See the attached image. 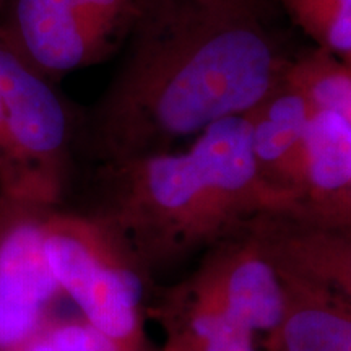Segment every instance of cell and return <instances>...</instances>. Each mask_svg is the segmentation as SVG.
<instances>
[{
  "label": "cell",
  "mask_w": 351,
  "mask_h": 351,
  "mask_svg": "<svg viewBox=\"0 0 351 351\" xmlns=\"http://www.w3.org/2000/svg\"><path fill=\"white\" fill-rule=\"evenodd\" d=\"M289 60L257 0H150L88 119L91 152L106 163L173 150L247 114Z\"/></svg>",
  "instance_id": "1"
},
{
  "label": "cell",
  "mask_w": 351,
  "mask_h": 351,
  "mask_svg": "<svg viewBox=\"0 0 351 351\" xmlns=\"http://www.w3.org/2000/svg\"><path fill=\"white\" fill-rule=\"evenodd\" d=\"M289 204L258 173L245 116L207 127L186 150L101 163L85 213L108 228L145 274L238 232Z\"/></svg>",
  "instance_id": "2"
},
{
  "label": "cell",
  "mask_w": 351,
  "mask_h": 351,
  "mask_svg": "<svg viewBox=\"0 0 351 351\" xmlns=\"http://www.w3.org/2000/svg\"><path fill=\"white\" fill-rule=\"evenodd\" d=\"M43 245L64 296L82 317L125 351H148L147 274L116 234L91 215L54 207L44 218Z\"/></svg>",
  "instance_id": "3"
},
{
  "label": "cell",
  "mask_w": 351,
  "mask_h": 351,
  "mask_svg": "<svg viewBox=\"0 0 351 351\" xmlns=\"http://www.w3.org/2000/svg\"><path fill=\"white\" fill-rule=\"evenodd\" d=\"M150 0H7L0 36L57 82L124 49Z\"/></svg>",
  "instance_id": "4"
},
{
  "label": "cell",
  "mask_w": 351,
  "mask_h": 351,
  "mask_svg": "<svg viewBox=\"0 0 351 351\" xmlns=\"http://www.w3.org/2000/svg\"><path fill=\"white\" fill-rule=\"evenodd\" d=\"M0 129L19 168L25 199L62 207L77 137L75 116L56 82L0 36Z\"/></svg>",
  "instance_id": "5"
},
{
  "label": "cell",
  "mask_w": 351,
  "mask_h": 351,
  "mask_svg": "<svg viewBox=\"0 0 351 351\" xmlns=\"http://www.w3.org/2000/svg\"><path fill=\"white\" fill-rule=\"evenodd\" d=\"M152 309L221 315L269 335L282 324L287 296L278 269L244 225L213 244L194 275L168 289Z\"/></svg>",
  "instance_id": "6"
},
{
  "label": "cell",
  "mask_w": 351,
  "mask_h": 351,
  "mask_svg": "<svg viewBox=\"0 0 351 351\" xmlns=\"http://www.w3.org/2000/svg\"><path fill=\"white\" fill-rule=\"evenodd\" d=\"M51 208L0 197V351L23 348L65 298L43 245Z\"/></svg>",
  "instance_id": "7"
},
{
  "label": "cell",
  "mask_w": 351,
  "mask_h": 351,
  "mask_svg": "<svg viewBox=\"0 0 351 351\" xmlns=\"http://www.w3.org/2000/svg\"><path fill=\"white\" fill-rule=\"evenodd\" d=\"M247 226L280 271L351 304V225H311L274 212L258 215Z\"/></svg>",
  "instance_id": "8"
},
{
  "label": "cell",
  "mask_w": 351,
  "mask_h": 351,
  "mask_svg": "<svg viewBox=\"0 0 351 351\" xmlns=\"http://www.w3.org/2000/svg\"><path fill=\"white\" fill-rule=\"evenodd\" d=\"M313 106L287 78L280 80L247 114L251 143L263 181L295 205L302 178V148Z\"/></svg>",
  "instance_id": "9"
},
{
  "label": "cell",
  "mask_w": 351,
  "mask_h": 351,
  "mask_svg": "<svg viewBox=\"0 0 351 351\" xmlns=\"http://www.w3.org/2000/svg\"><path fill=\"white\" fill-rule=\"evenodd\" d=\"M351 186V122L340 114L314 109L302 148V178L288 213L320 225Z\"/></svg>",
  "instance_id": "10"
},
{
  "label": "cell",
  "mask_w": 351,
  "mask_h": 351,
  "mask_svg": "<svg viewBox=\"0 0 351 351\" xmlns=\"http://www.w3.org/2000/svg\"><path fill=\"white\" fill-rule=\"evenodd\" d=\"M280 275L287 309L282 324L267 335L265 351H351L350 302L317 285Z\"/></svg>",
  "instance_id": "11"
},
{
  "label": "cell",
  "mask_w": 351,
  "mask_h": 351,
  "mask_svg": "<svg viewBox=\"0 0 351 351\" xmlns=\"http://www.w3.org/2000/svg\"><path fill=\"white\" fill-rule=\"evenodd\" d=\"M165 328L161 351H257L256 333L215 314L150 309Z\"/></svg>",
  "instance_id": "12"
},
{
  "label": "cell",
  "mask_w": 351,
  "mask_h": 351,
  "mask_svg": "<svg viewBox=\"0 0 351 351\" xmlns=\"http://www.w3.org/2000/svg\"><path fill=\"white\" fill-rule=\"evenodd\" d=\"M319 49L351 57V0H278Z\"/></svg>",
  "instance_id": "13"
},
{
  "label": "cell",
  "mask_w": 351,
  "mask_h": 351,
  "mask_svg": "<svg viewBox=\"0 0 351 351\" xmlns=\"http://www.w3.org/2000/svg\"><path fill=\"white\" fill-rule=\"evenodd\" d=\"M20 351H125L82 317L54 319Z\"/></svg>",
  "instance_id": "14"
},
{
  "label": "cell",
  "mask_w": 351,
  "mask_h": 351,
  "mask_svg": "<svg viewBox=\"0 0 351 351\" xmlns=\"http://www.w3.org/2000/svg\"><path fill=\"white\" fill-rule=\"evenodd\" d=\"M343 62L346 64V67H348V69L351 70V57H348V59H345V60H343Z\"/></svg>",
  "instance_id": "15"
},
{
  "label": "cell",
  "mask_w": 351,
  "mask_h": 351,
  "mask_svg": "<svg viewBox=\"0 0 351 351\" xmlns=\"http://www.w3.org/2000/svg\"><path fill=\"white\" fill-rule=\"evenodd\" d=\"M5 2H7V0H0V8L3 7V3H5Z\"/></svg>",
  "instance_id": "16"
}]
</instances>
